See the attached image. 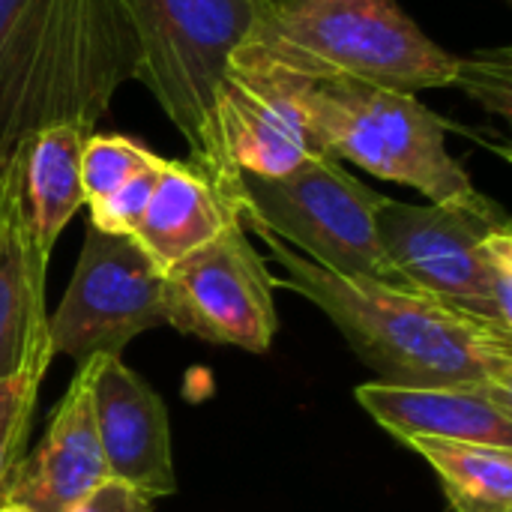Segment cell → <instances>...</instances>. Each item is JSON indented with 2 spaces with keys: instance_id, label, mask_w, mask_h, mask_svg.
Here are the masks:
<instances>
[{
  "instance_id": "15",
  "label": "cell",
  "mask_w": 512,
  "mask_h": 512,
  "mask_svg": "<svg viewBox=\"0 0 512 512\" xmlns=\"http://www.w3.org/2000/svg\"><path fill=\"white\" fill-rule=\"evenodd\" d=\"M237 216L240 210L210 183L204 171L165 159L132 240L165 273L219 237Z\"/></svg>"
},
{
  "instance_id": "20",
  "label": "cell",
  "mask_w": 512,
  "mask_h": 512,
  "mask_svg": "<svg viewBox=\"0 0 512 512\" xmlns=\"http://www.w3.org/2000/svg\"><path fill=\"white\" fill-rule=\"evenodd\" d=\"M510 48H489L471 57H459L456 81L471 99L498 117H510Z\"/></svg>"
},
{
  "instance_id": "6",
  "label": "cell",
  "mask_w": 512,
  "mask_h": 512,
  "mask_svg": "<svg viewBox=\"0 0 512 512\" xmlns=\"http://www.w3.org/2000/svg\"><path fill=\"white\" fill-rule=\"evenodd\" d=\"M384 201L387 195L369 189L330 153L282 177L237 174L234 183L243 225L270 231L330 273L363 279H396L378 237Z\"/></svg>"
},
{
  "instance_id": "19",
  "label": "cell",
  "mask_w": 512,
  "mask_h": 512,
  "mask_svg": "<svg viewBox=\"0 0 512 512\" xmlns=\"http://www.w3.org/2000/svg\"><path fill=\"white\" fill-rule=\"evenodd\" d=\"M156 159L153 150L126 135H96L90 132L81 147V192L84 204H99L117 192L126 180L144 171Z\"/></svg>"
},
{
  "instance_id": "14",
  "label": "cell",
  "mask_w": 512,
  "mask_h": 512,
  "mask_svg": "<svg viewBox=\"0 0 512 512\" xmlns=\"http://www.w3.org/2000/svg\"><path fill=\"white\" fill-rule=\"evenodd\" d=\"M45 267L36 252L18 165L0 177V378H9L39 357H54L45 315Z\"/></svg>"
},
{
  "instance_id": "16",
  "label": "cell",
  "mask_w": 512,
  "mask_h": 512,
  "mask_svg": "<svg viewBox=\"0 0 512 512\" xmlns=\"http://www.w3.org/2000/svg\"><path fill=\"white\" fill-rule=\"evenodd\" d=\"M87 132L57 123L33 132L15 153L24 219L36 252L48 261L57 237L84 204L81 147Z\"/></svg>"
},
{
  "instance_id": "24",
  "label": "cell",
  "mask_w": 512,
  "mask_h": 512,
  "mask_svg": "<svg viewBox=\"0 0 512 512\" xmlns=\"http://www.w3.org/2000/svg\"><path fill=\"white\" fill-rule=\"evenodd\" d=\"M27 3H30V0H0V51H3V45H6V39H9V33H12V27H15L18 18L24 15Z\"/></svg>"
},
{
  "instance_id": "18",
  "label": "cell",
  "mask_w": 512,
  "mask_h": 512,
  "mask_svg": "<svg viewBox=\"0 0 512 512\" xmlns=\"http://www.w3.org/2000/svg\"><path fill=\"white\" fill-rule=\"evenodd\" d=\"M48 363L51 357H39L21 372L0 378V507L6 504L12 474L24 459V444L33 426L36 396Z\"/></svg>"
},
{
  "instance_id": "1",
  "label": "cell",
  "mask_w": 512,
  "mask_h": 512,
  "mask_svg": "<svg viewBox=\"0 0 512 512\" xmlns=\"http://www.w3.org/2000/svg\"><path fill=\"white\" fill-rule=\"evenodd\" d=\"M243 228L282 267L273 285L318 306L381 384L512 390V333L396 279L330 273L270 231Z\"/></svg>"
},
{
  "instance_id": "10",
  "label": "cell",
  "mask_w": 512,
  "mask_h": 512,
  "mask_svg": "<svg viewBox=\"0 0 512 512\" xmlns=\"http://www.w3.org/2000/svg\"><path fill=\"white\" fill-rule=\"evenodd\" d=\"M93 366L90 399L108 474L147 498L177 492L171 426L162 396L120 357H87Z\"/></svg>"
},
{
  "instance_id": "2",
  "label": "cell",
  "mask_w": 512,
  "mask_h": 512,
  "mask_svg": "<svg viewBox=\"0 0 512 512\" xmlns=\"http://www.w3.org/2000/svg\"><path fill=\"white\" fill-rule=\"evenodd\" d=\"M138 75V39L123 0H30L0 51V177L39 129L87 135Z\"/></svg>"
},
{
  "instance_id": "21",
  "label": "cell",
  "mask_w": 512,
  "mask_h": 512,
  "mask_svg": "<svg viewBox=\"0 0 512 512\" xmlns=\"http://www.w3.org/2000/svg\"><path fill=\"white\" fill-rule=\"evenodd\" d=\"M162 162L165 159L156 156L144 171H138L132 180H126L117 192H111L99 204H90V225H96L99 231H108V234H129L132 237V231L138 228V222L147 210V201L153 195Z\"/></svg>"
},
{
  "instance_id": "7",
  "label": "cell",
  "mask_w": 512,
  "mask_h": 512,
  "mask_svg": "<svg viewBox=\"0 0 512 512\" xmlns=\"http://www.w3.org/2000/svg\"><path fill=\"white\" fill-rule=\"evenodd\" d=\"M165 324V276L129 234L87 225L72 282L48 318L51 354L75 363L123 348Z\"/></svg>"
},
{
  "instance_id": "11",
  "label": "cell",
  "mask_w": 512,
  "mask_h": 512,
  "mask_svg": "<svg viewBox=\"0 0 512 512\" xmlns=\"http://www.w3.org/2000/svg\"><path fill=\"white\" fill-rule=\"evenodd\" d=\"M216 129L228 171L282 177L321 156L291 78L228 69L216 96Z\"/></svg>"
},
{
  "instance_id": "9",
  "label": "cell",
  "mask_w": 512,
  "mask_h": 512,
  "mask_svg": "<svg viewBox=\"0 0 512 512\" xmlns=\"http://www.w3.org/2000/svg\"><path fill=\"white\" fill-rule=\"evenodd\" d=\"M498 225H507L501 207L471 210L387 198L378 210V237L393 276L486 321H492V309L483 282V240Z\"/></svg>"
},
{
  "instance_id": "3",
  "label": "cell",
  "mask_w": 512,
  "mask_h": 512,
  "mask_svg": "<svg viewBox=\"0 0 512 512\" xmlns=\"http://www.w3.org/2000/svg\"><path fill=\"white\" fill-rule=\"evenodd\" d=\"M231 69L420 93L453 87L459 57L429 39L399 0H270Z\"/></svg>"
},
{
  "instance_id": "17",
  "label": "cell",
  "mask_w": 512,
  "mask_h": 512,
  "mask_svg": "<svg viewBox=\"0 0 512 512\" xmlns=\"http://www.w3.org/2000/svg\"><path fill=\"white\" fill-rule=\"evenodd\" d=\"M405 447L432 465L453 512H512V447L438 438H411Z\"/></svg>"
},
{
  "instance_id": "22",
  "label": "cell",
  "mask_w": 512,
  "mask_h": 512,
  "mask_svg": "<svg viewBox=\"0 0 512 512\" xmlns=\"http://www.w3.org/2000/svg\"><path fill=\"white\" fill-rule=\"evenodd\" d=\"M483 282L492 321L512 333V231L510 222L498 225L483 240Z\"/></svg>"
},
{
  "instance_id": "12",
  "label": "cell",
  "mask_w": 512,
  "mask_h": 512,
  "mask_svg": "<svg viewBox=\"0 0 512 512\" xmlns=\"http://www.w3.org/2000/svg\"><path fill=\"white\" fill-rule=\"evenodd\" d=\"M90 375V360L78 363L66 396L51 414L42 444L33 456L18 462L6 504L30 512H69L111 477L96 435Z\"/></svg>"
},
{
  "instance_id": "23",
  "label": "cell",
  "mask_w": 512,
  "mask_h": 512,
  "mask_svg": "<svg viewBox=\"0 0 512 512\" xmlns=\"http://www.w3.org/2000/svg\"><path fill=\"white\" fill-rule=\"evenodd\" d=\"M69 512H153V498L117 477H108Z\"/></svg>"
},
{
  "instance_id": "5",
  "label": "cell",
  "mask_w": 512,
  "mask_h": 512,
  "mask_svg": "<svg viewBox=\"0 0 512 512\" xmlns=\"http://www.w3.org/2000/svg\"><path fill=\"white\" fill-rule=\"evenodd\" d=\"M294 87L318 147L339 162L411 186L432 204L498 207L447 150L441 117L417 93L366 81H294Z\"/></svg>"
},
{
  "instance_id": "8",
  "label": "cell",
  "mask_w": 512,
  "mask_h": 512,
  "mask_svg": "<svg viewBox=\"0 0 512 512\" xmlns=\"http://www.w3.org/2000/svg\"><path fill=\"white\" fill-rule=\"evenodd\" d=\"M162 276L165 324L213 345H234L249 354L270 351L279 330L276 285L240 216Z\"/></svg>"
},
{
  "instance_id": "25",
  "label": "cell",
  "mask_w": 512,
  "mask_h": 512,
  "mask_svg": "<svg viewBox=\"0 0 512 512\" xmlns=\"http://www.w3.org/2000/svg\"><path fill=\"white\" fill-rule=\"evenodd\" d=\"M0 512H30V510H24V507H18V504H3Z\"/></svg>"
},
{
  "instance_id": "4",
  "label": "cell",
  "mask_w": 512,
  "mask_h": 512,
  "mask_svg": "<svg viewBox=\"0 0 512 512\" xmlns=\"http://www.w3.org/2000/svg\"><path fill=\"white\" fill-rule=\"evenodd\" d=\"M138 39V81L183 135L192 165L234 204L216 129V96L231 57L270 0H123ZM237 207V204H234Z\"/></svg>"
},
{
  "instance_id": "13",
  "label": "cell",
  "mask_w": 512,
  "mask_h": 512,
  "mask_svg": "<svg viewBox=\"0 0 512 512\" xmlns=\"http://www.w3.org/2000/svg\"><path fill=\"white\" fill-rule=\"evenodd\" d=\"M360 408L396 441L438 438L512 447V390L501 387H357Z\"/></svg>"
}]
</instances>
